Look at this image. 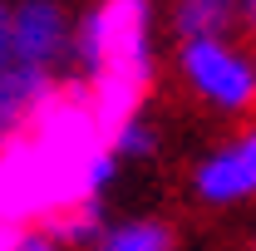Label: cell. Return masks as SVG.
<instances>
[{
    "instance_id": "5",
    "label": "cell",
    "mask_w": 256,
    "mask_h": 251,
    "mask_svg": "<svg viewBox=\"0 0 256 251\" xmlns=\"http://www.w3.org/2000/svg\"><path fill=\"white\" fill-rule=\"evenodd\" d=\"M192 197L202 207H242L256 202V124L222 138L217 148L197 158L192 168Z\"/></svg>"
},
{
    "instance_id": "7",
    "label": "cell",
    "mask_w": 256,
    "mask_h": 251,
    "mask_svg": "<svg viewBox=\"0 0 256 251\" xmlns=\"http://www.w3.org/2000/svg\"><path fill=\"white\" fill-rule=\"evenodd\" d=\"M168 30L172 40H226L242 30L236 0H168Z\"/></svg>"
},
{
    "instance_id": "4",
    "label": "cell",
    "mask_w": 256,
    "mask_h": 251,
    "mask_svg": "<svg viewBox=\"0 0 256 251\" xmlns=\"http://www.w3.org/2000/svg\"><path fill=\"white\" fill-rule=\"evenodd\" d=\"M74 10L64 0H10V44L15 64L64 74L74 60Z\"/></svg>"
},
{
    "instance_id": "3",
    "label": "cell",
    "mask_w": 256,
    "mask_h": 251,
    "mask_svg": "<svg viewBox=\"0 0 256 251\" xmlns=\"http://www.w3.org/2000/svg\"><path fill=\"white\" fill-rule=\"evenodd\" d=\"M178 79L197 104H207L222 118L256 114V54L226 40H182L178 44Z\"/></svg>"
},
{
    "instance_id": "9",
    "label": "cell",
    "mask_w": 256,
    "mask_h": 251,
    "mask_svg": "<svg viewBox=\"0 0 256 251\" xmlns=\"http://www.w3.org/2000/svg\"><path fill=\"white\" fill-rule=\"evenodd\" d=\"M108 148L118 162H143V158L158 153V128L148 124V114H138V118H128L108 133Z\"/></svg>"
},
{
    "instance_id": "2",
    "label": "cell",
    "mask_w": 256,
    "mask_h": 251,
    "mask_svg": "<svg viewBox=\"0 0 256 251\" xmlns=\"http://www.w3.org/2000/svg\"><path fill=\"white\" fill-rule=\"evenodd\" d=\"M74 79L104 133L148 114L158 84V0H94L74 20Z\"/></svg>"
},
{
    "instance_id": "8",
    "label": "cell",
    "mask_w": 256,
    "mask_h": 251,
    "mask_svg": "<svg viewBox=\"0 0 256 251\" xmlns=\"http://www.w3.org/2000/svg\"><path fill=\"white\" fill-rule=\"evenodd\" d=\"M89 251H178V232L158 217H124L108 222Z\"/></svg>"
},
{
    "instance_id": "10",
    "label": "cell",
    "mask_w": 256,
    "mask_h": 251,
    "mask_svg": "<svg viewBox=\"0 0 256 251\" xmlns=\"http://www.w3.org/2000/svg\"><path fill=\"white\" fill-rule=\"evenodd\" d=\"M5 251H64V246L50 236V232H44V226H25V232H20V236H15Z\"/></svg>"
},
{
    "instance_id": "12",
    "label": "cell",
    "mask_w": 256,
    "mask_h": 251,
    "mask_svg": "<svg viewBox=\"0 0 256 251\" xmlns=\"http://www.w3.org/2000/svg\"><path fill=\"white\" fill-rule=\"evenodd\" d=\"M252 251H256V242H252Z\"/></svg>"
},
{
    "instance_id": "11",
    "label": "cell",
    "mask_w": 256,
    "mask_h": 251,
    "mask_svg": "<svg viewBox=\"0 0 256 251\" xmlns=\"http://www.w3.org/2000/svg\"><path fill=\"white\" fill-rule=\"evenodd\" d=\"M15 64V44H10V0H0V69Z\"/></svg>"
},
{
    "instance_id": "6",
    "label": "cell",
    "mask_w": 256,
    "mask_h": 251,
    "mask_svg": "<svg viewBox=\"0 0 256 251\" xmlns=\"http://www.w3.org/2000/svg\"><path fill=\"white\" fill-rule=\"evenodd\" d=\"M64 74L34 69V64H5L0 69V143L20 138L44 114V104L60 94Z\"/></svg>"
},
{
    "instance_id": "1",
    "label": "cell",
    "mask_w": 256,
    "mask_h": 251,
    "mask_svg": "<svg viewBox=\"0 0 256 251\" xmlns=\"http://www.w3.org/2000/svg\"><path fill=\"white\" fill-rule=\"evenodd\" d=\"M118 168L124 162L108 148L89 94L74 74H64L44 114L20 138L0 143V222L50 226L79 202H104L118 182Z\"/></svg>"
}]
</instances>
